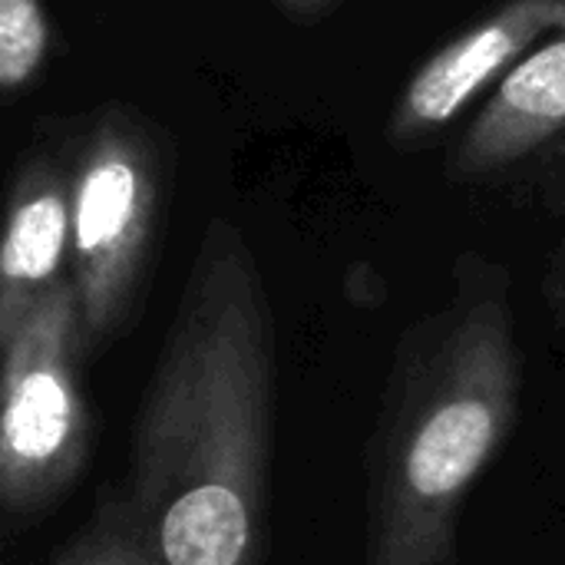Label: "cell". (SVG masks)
Segmentation results:
<instances>
[{
  "instance_id": "1",
  "label": "cell",
  "mask_w": 565,
  "mask_h": 565,
  "mask_svg": "<svg viewBox=\"0 0 565 565\" xmlns=\"http://www.w3.org/2000/svg\"><path fill=\"white\" fill-rule=\"evenodd\" d=\"M275 331L245 235L215 218L192 258L132 440L129 513L152 565H258Z\"/></svg>"
},
{
  "instance_id": "2",
  "label": "cell",
  "mask_w": 565,
  "mask_h": 565,
  "mask_svg": "<svg viewBox=\"0 0 565 565\" xmlns=\"http://www.w3.org/2000/svg\"><path fill=\"white\" fill-rule=\"evenodd\" d=\"M507 278L477 275L414 324L367 450V565H450L463 503L520 417Z\"/></svg>"
},
{
  "instance_id": "3",
  "label": "cell",
  "mask_w": 565,
  "mask_h": 565,
  "mask_svg": "<svg viewBox=\"0 0 565 565\" xmlns=\"http://www.w3.org/2000/svg\"><path fill=\"white\" fill-rule=\"evenodd\" d=\"M162 195V152L149 126L119 106L99 113L70 172V281L86 351L116 334L139 295Z\"/></svg>"
},
{
  "instance_id": "4",
  "label": "cell",
  "mask_w": 565,
  "mask_h": 565,
  "mask_svg": "<svg viewBox=\"0 0 565 565\" xmlns=\"http://www.w3.org/2000/svg\"><path fill=\"white\" fill-rule=\"evenodd\" d=\"M83 324L73 281L56 285L0 351V500L33 510L83 467Z\"/></svg>"
},
{
  "instance_id": "5",
  "label": "cell",
  "mask_w": 565,
  "mask_h": 565,
  "mask_svg": "<svg viewBox=\"0 0 565 565\" xmlns=\"http://www.w3.org/2000/svg\"><path fill=\"white\" fill-rule=\"evenodd\" d=\"M565 30V0H503L493 13L434 50L387 122L401 149H414L447 129L487 86L503 79L536 43Z\"/></svg>"
},
{
  "instance_id": "6",
  "label": "cell",
  "mask_w": 565,
  "mask_h": 565,
  "mask_svg": "<svg viewBox=\"0 0 565 565\" xmlns=\"http://www.w3.org/2000/svg\"><path fill=\"white\" fill-rule=\"evenodd\" d=\"M70 262V172L36 156L17 175L0 225V351L36 305L63 285Z\"/></svg>"
},
{
  "instance_id": "7",
  "label": "cell",
  "mask_w": 565,
  "mask_h": 565,
  "mask_svg": "<svg viewBox=\"0 0 565 565\" xmlns=\"http://www.w3.org/2000/svg\"><path fill=\"white\" fill-rule=\"evenodd\" d=\"M565 129V30L536 43L490 93L454 149V175H493Z\"/></svg>"
},
{
  "instance_id": "8",
  "label": "cell",
  "mask_w": 565,
  "mask_h": 565,
  "mask_svg": "<svg viewBox=\"0 0 565 565\" xmlns=\"http://www.w3.org/2000/svg\"><path fill=\"white\" fill-rule=\"evenodd\" d=\"M50 50V20L40 0H0V89L36 76Z\"/></svg>"
},
{
  "instance_id": "9",
  "label": "cell",
  "mask_w": 565,
  "mask_h": 565,
  "mask_svg": "<svg viewBox=\"0 0 565 565\" xmlns=\"http://www.w3.org/2000/svg\"><path fill=\"white\" fill-rule=\"evenodd\" d=\"M60 565H152L129 503L106 507Z\"/></svg>"
},
{
  "instance_id": "10",
  "label": "cell",
  "mask_w": 565,
  "mask_h": 565,
  "mask_svg": "<svg viewBox=\"0 0 565 565\" xmlns=\"http://www.w3.org/2000/svg\"><path fill=\"white\" fill-rule=\"evenodd\" d=\"M291 13H305V17H311V13H321V10H328L334 0H281Z\"/></svg>"
}]
</instances>
